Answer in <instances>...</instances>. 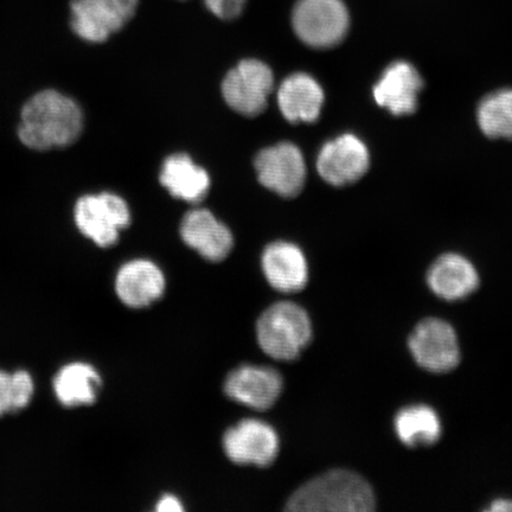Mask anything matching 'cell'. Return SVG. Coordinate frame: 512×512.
<instances>
[{
  "mask_svg": "<svg viewBox=\"0 0 512 512\" xmlns=\"http://www.w3.org/2000/svg\"><path fill=\"white\" fill-rule=\"evenodd\" d=\"M82 128L83 114L73 99L56 91H43L23 107L18 136L29 149L48 151L75 143Z\"/></svg>",
  "mask_w": 512,
  "mask_h": 512,
  "instance_id": "6da1fadb",
  "label": "cell"
},
{
  "mask_svg": "<svg viewBox=\"0 0 512 512\" xmlns=\"http://www.w3.org/2000/svg\"><path fill=\"white\" fill-rule=\"evenodd\" d=\"M371 486L357 473L334 470L310 480L288 499L287 511L369 512L375 510Z\"/></svg>",
  "mask_w": 512,
  "mask_h": 512,
  "instance_id": "7a4b0ae2",
  "label": "cell"
},
{
  "mask_svg": "<svg viewBox=\"0 0 512 512\" xmlns=\"http://www.w3.org/2000/svg\"><path fill=\"white\" fill-rule=\"evenodd\" d=\"M256 335L265 354L279 361H294L311 342V320L302 306L275 303L259 318Z\"/></svg>",
  "mask_w": 512,
  "mask_h": 512,
  "instance_id": "3957f363",
  "label": "cell"
},
{
  "mask_svg": "<svg viewBox=\"0 0 512 512\" xmlns=\"http://www.w3.org/2000/svg\"><path fill=\"white\" fill-rule=\"evenodd\" d=\"M293 30L307 46L332 48L349 29V15L342 0H298L292 14Z\"/></svg>",
  "mask_w": 512,
  "mask_h": 512,
  "instance_id": "277c9868",
  "label": "cell"
},
{
  "mask_svg": "<svg viewBox=\"0 0 512 512\" xmlns=\"http://www.w3.org/2000/svg\"><path fill=\"white\" fill-rule=\"evenodd\" d=\"M75 222L96 245L111 247L118 242L121 230L130 226V208L123 198L110 192L88 195L76 203Z\"/></svg>",
  "mask_w": 512,
  "mask_h": 512,
  "instance_id": "5b68a950",
  "label": "cell"
},
{
  "mask_svg": "<svg viewBox=\"0 0 512 512\" xmlns=\"http://www.w3.org/2000/svg\"><path fill=\"white\" fill-rule=\"evenodd\" d=\"M139 0H72L70 27L89 43H104L136 15Z\"/></svg>",
  "mask_w": 512,
  "mask_h": 512,
  "instance_id": "8992f818",
  "label": "cell"
},
{
  "mask_svg": "<svg viewBox=\"0 0 512 512\" xmlns=\"http://www.w3.org/2000/svg\"><path fill=\"white\" fill-rule=\"evenodd\" d=\"M273 87V73L266 63L245 60L224 78L222 94L235 112L245 117H256L266 110Z\"/></svg>",
  "mask_w": 512,
  "mask_h": 512,
  "instance_id": "52a82bcc",
  "label": "cell"
},
{
  "mask_svg": "<svg viewBox=\"0 0 512 512\" xmlns=\"http://www.w3.org/2000/svg\"><path fill=\"white\" fill-rule=\"evenodd\" d=\"M408 344L416 363L433 373H447L457 368L460 362L456 331L445 320H422L416 325Z\"/></svg>",
  "mask_w": 512,
  "mask_h": 512,
  "instance_id": "ba28073f",
  "label": "cell"
},
{
  "mask_svg": "<svg viewBox=\"0 0 512 512\" xmlns=\"http://www.w3.org/2000/svg\"><path fill=\"white\" fill-rule=\"evenodd\" d=\"M259 182L281 197L292 198L302 192L306 165L302 151L292 143H280L262 150L255 158Z\"/></svg>",
  "mask_w": 512,
  "mask_h": 512,
  "instance_id": "9c48e42d",
  "label": "cell"
},
{
  "mask_svg": "<svg viewBox=\"0 0 512 512\" xmlns=\"http://www.w3.org/2000/svg\"><path fill=\"white\" fill-rule=\"evenodd\" d=\"M223 447L235 464L266 467L278 456L279 438L266 422L246 419L224 434Z\"/></svg>",
  "mask_w": 512,
  "mask_h": 512,
  "instance_id": "30bf717a",
  "label": "cell"
},
{
  "mask_svg": "<svg viewBox=\"0 0 512 512\" xmlns=\"http://www.w3.org/2000/svg\"><path fill=\"white\" fill-rule=\"evenodd\" d=\"M367 146L354 134H343L326 143L317 159L320 177L335 187L358 181L369 169Z\"/></svg>",
  "mask_w": 512,
  "mask_h": 512,
  "instance_id": "8fae6325",
  "label": "cell"
},
{
  "mask_svg": "<svg viewBox=\"0 0 512 512\" xmlns=\"http://www.w3.org/2000/svg\"><path fill=\"white\" fill-rule=\"evenodd\" d=\"M283 377L268 367L242 366L227 377L224 390L230 399L256 409L271 408L283 392Z\"/></svg>",
  "mask_w": 512,
  "mask_h": 512,
  "instance_id": "7c38bea8",
  "label": "cell"
},
{
  "mask_svg": "<svg viewBox=\"0 0 512 512\" xmlns=\"http://www.w3.org/2000/svg\"><path fill=\"white\" fill-rule=\"evenodd\" d=\"M181 235L190 248L209 261L226 259L234 246L229 228L206 209H195L184 216Z\"/></svg>",
  "mask_w": 512,
  "mask_h": 512,
  "instance_id": "4fadbf2b",
  "label": "cell"
},
{
  "mask_svg": "<svg viewBox=\"0 0 512 512\" xmlns=\"http://www.w3.org/2000/svg\"><path fill=\"white\" fill-rule=\"evenodd\" d=\"M424 86L412 64L396 62L386 69L374 87V98L381 107L394 115H407L418 107V95Z\"/></svg>",
  "mask_w": 512,
  "mask_h": 512,
  "instance_id": "5bb4252c",
  "label": "cell"
},
{
  "mask_svg": "<svg viewBox=\"0 0 512 512\" xmlns=\"http://www.w3.org/2000/svg\"><path fill=\"white\" fill-rule=\"evenodd\" d=\"M262 270L268 283L283 293L302 291L309 280L302 249L290 242L279 241L267 246L262 254Z\"/></svg>",
  "mask_w": 512,
  "mask_h": 512,
  "instance_id": "9a60e30c",
  "label": "cell"
},
{
  "mask_svg": "<svg viewBox=\"0 0 512 512\" xmlns=\"http://www.w3.org/2000/svg\"><path fill=\"white\" fill-rule=\"evenodd\" d=\"M115 290L125 305L143 309L163 296L164 274L149 260H133L120 268Z\"/></svg>",
  "mask_w": 512,
  "mask_h": 512,
  "instance_id": "2e32d148",
  "label": "cell"
},
{
  "mask_svg": "<svg viewBox=\"0 0 512 512\" xmlns=\"http://www.w3.org/2000/svg\"><path fill=\"white\" fill-rule=\"evenodd\" d=\"M278 104L290 123H315L324 104V92L312 76L297 73L281 83Z\"/></svg>",
  "mask_w": 512,
  "mask_h": 512,
  "instance_id": "e0dca14e",
  "label": "cell"
},
{
  "mask_svg": "<svg viewBox=\"0 0 512 512\" xmlns=\"http://www.w3.org/2000/svg\"><path fill=\"white\" fill-rule=\"evenodd\" d=\"M427 281L431 290L445 300L464 299L479 285L475 266L457 254H446L435 261L428 271Z\"/></svg>",
  "mask_w": 512,
  "mask_h": 512,
  "instance_id": "ac0fdd59",
  "label": "cell"
},
{
  "mask_svg": "<svg viewBox=\"0 0 512 512\" xmlns=\"http://www.w3.org/2000/svg\"><path fill=\"white\" fill-rule=\"evenodd\" d=\"M160 184L175 198L198 203L208 195L210 177L188 155L176 153L164 160L160 171Z\"/></svg>",
  "mask_w": 512,
  "mask_h": 512,
  "instance_id": "d6986e66",
  "label": "cell"
},
{
  "mask_svg": "<svg viewBox=\"0 0 512 512\" xmlns=\"http://www.w3.org/2000/svg\"><path fill=\"white\" fill-rule=\"evenodd\" d=\"M53 386L57 400L64 407L88 406L98 398L101 377L91 364L74 362L60 369Z\"/></svg>",
  "mask_w": 512,
  "mask_h": 512,
  "instance_id": "ffe728a7",
  "label": "cell"
},
{
  "mask_svg": "<svg viewBox=\"0 0 512 512\" xmlns=\"http://www.w3.org/2000/svg\"><path fill=\"white\" fill-rule=\"evenodd\" d=\"M395 431L407 446H428L439 440L441 424L433 408L425 405L409 406L396 415Z\"/></svg>",
  "mask_w": 512,
  "mask_h": 512,
  "instance_id": "44dd1931",
  "label": "cell"
},
{
  "mask_svg": "<svg viewBox=\"0 0 512 512\" xmlns=\"http://www.w3.org/2000/svg\"><path fill=\"white\" fill-rule=\"evenodd\" d=\"M478 124L490 138L512 139V89L486 96L478 108Z\"/></svg>",
  "mask_w": 512,
  "mask_h": 512,
  "instance_id": "7402d4cb",
  "label": "cell"
},
{
  "mask_svg": "<svg viewBox=\"0 0 512 512\" xmlns=\"http://www.w3.org/2000/svg\"><path fill=\"white\" fill-rule=\"evenodd\" d=\"M35 383L28 371L9 374L0 370V416L27 408L34 398Z\"/></svg>",
  "mask_w": 512,
  "mask_h": 512,
  "instance_id": "603a6c76",
  "label": "cell"
},
{
  "mask_svg": "<svg viewBox=\"0 0 512 512\" xmlns=\"http://www.w3.org/2000/svg\"><path fill=\"white\" fill-rule=\"evenodd\" d=\"M247 0H204L207 8L223 21H233L245 9Z\"/></svg>",
  "mask_w": 512,
  "mask_h": 512,
  "instance_id": "cb8c5ba5",
  "label": "cell"
},
{
  "mask_svg": "<svg viewBox=\"0 0 512 512\" xmlns=\"http://www.w3.org/2000/svg\"><path fill=\"white\" fill-rule=\"evenodd\" d=\"M159 512H178L183 511L181 502L175 496L166 495L157 504Z\"/></svg>",
  "mask_w": 512,
  "mask_h": 512,
  "instance_id": "d4e9b609",
  "label": "cell"
},
{
  "mask_svg": "<svg viewBox=\"0 0 512 512\" xmlns=\"http://www.w3.org/2000/svg\"><path fill=\"white\" fill-rule=\"evenodd\" d=\"M491 512H512V501L508 499H498L492 502L491 507L488 509Z\"/></svg>",
  "mask_w": 512,
  "mask_h": 512,
  "instance_id": "484cf974",
  "label": "cell"
}]
</instances>
